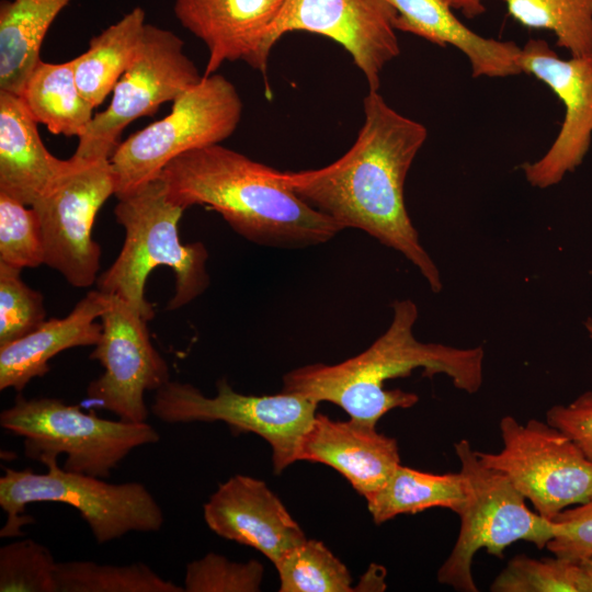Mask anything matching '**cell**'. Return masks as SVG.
<instances>
[{"label":"cell","instance_id":"obj_27","mask_svg":"<svg viewBox=\"0 0 592 592\" xmlns=\"http://www.w3.org/2000/svg\"><path fill=\"white\" fill-rule=\"evenodd\" d=\"M57 592H184L144 562L124 566L90 560L57 562Z\"/></svg>","mask_w":592,"mask_h":592},{"label":"cell","instance_id":"obj_38","mask_svg":"<svg viewBox=\"0 0 592 592\" xmlns=\"http://www.w3.org/2000/svg\"><path fill=\"white\" fill-rule=\"evenodd\" d=\"M584 326H585V329L588 331L590 339L592 340V319L588 318L587 321L584 322Z\"/></svg>","mask_w":592,"mask_h":592},{"label":"cell","instance_id":"obj_35","mask_svg":"<svg viewBox=\"0 0 592 592\" xmlns=\"http://www.w3.org/2000/svg\"><path fill=\"white\" fill-rule=\"evenodd\" d=\"M546 421L569 436L592 460V391L581 394L566 406H553Z\"/></svg>","mask_w":592,"mask_h":592},{"label":"cell","instance_id":"obj_16","mask_svg":"<svg viewBox=\"0 0 592 592\" xmlns=\"http://www.w3.org/2000/svg\"><path fill=\"white\" fill-rule=\"evenodd\" d=\"M285 0H175L178 21L208 49L203 76L242 60L266 77V35Z\"/></svg>","mask_w":592,"mask_h":592},{"label":"cell","instance_id":"obj_20","mask_svg":"<svg viewBox=\"0 0 592 592\" xmlns=\"http://www.w3.org/2000/svg\"><path fill=\"white\" fill-rule=\"evenodd\" d=\"M22 99L0 90V193L32 206L68 168L45 147Z\"/></svg>","mask_w":592,"mask_h":592},{"label":"cell","instance_id":"obj_33","mask_svg":"<svg viewBox=\"0 0 592 592\" xmlns=\"http://www.w3.org/2000/svg\"><path fill=\"white\" fill-rule=\"evenodd\" d=\"M263 577V566L257 560L230 561L208 553L186 565L185 592H257Z\"/></svg>","mask_w":592,"mask_h":592},{"label":"cell","instance_id":"obj_14","mask_svg":"<svg viewBox=\"0 0 592 592\" xmlns=\"http://www.w3.org/2000/svg\"><path fill=\"white\" fill-rule=\"evenodd\" d=\"M389 0H285L265 39V52L289 32L326 36L340 44L378 91L384 67L400 53Z\"/></svg>","mask_w":592,"mask_h":592},{"label":"cell","instance_id":"obj_34","mask_svg":"<svg viewBox=\"0 0 592 592\" xmlns=\"http://www.w3.org/2000/svg\"><path fill=\"white\" fill-rule=\"evenodd\" d=\"M553 524L555 535L546 547L554 556L576 562L592 556V497L561 511Z\"/></svg>","mask_w":592,"mask_h":592},{"label":"cell","instance_id":"obj_28","mask_svg":"<svg viewBox=\"0 0 592 592\" xmlns=\"http://www.w3.org/2000/svg\"><path fill=\"white\" fill-rule=\"evenodd\" d=\"M280 592H349L348 568L321 542L306 539L275 563Z\"/></svg>","mask_w":592,"mask_h":592},{"label":"cell","instance_id":"obj_8","mask_svg":"<svg viewBox=\"0 0 592 592\" xmlns=\"http://www.w3.org/2000/svg\"><path fill=\"white\" fill-rule=\"evenodd\" d=\"M466 482V502L459 511L455 545L437 571V581L462 592H477L473 560L480 548L502 557L504 549L525 540L542 549L555 535L553 521L525 504L524 496L502 473L483 465L470 443H455Z\"/></svg>","mask_w":592,"mask_h":592},{"label":"cell","instance_id":"obj_23","mask_svg":"<svg viewBox=\"0 0 592 592\" xmlns=\"http://www.w3.org/2000/svg\"><path fill=\"white\" fill-rule=\"evenodd\" d=\"M147 26L146 12L136 7L99 35L73 58L75 77L82 96L100 105L134 60Z\"/></svg>","mask_w":592,"mask_h":592},{"label":"cell","instance_id":"obj_13","mask_svg":"<svg viewBox=\"0 0 592 592\" xmlns=\"http://www.w3.org/2000/svg\"><path fill=\"white\" fill-rule=\"evenodd\" d=\"M109 295L102 333L90 353L104 371L88 385L87 397L121 420L146 422L145 392L170 380L169 366L150 341L147 321L123 298Z\"/></svg>","mask_w":592,"mask_h":592},{"label":"cell","instance_id":"obj_30","mask_svg":"<svg viewBox=\"0 0 592 592\" xmlns=\"http://www.w3.org/2000/svg\"><path fill=\"white\" fill-rule=\"evenodd\" d=\"M0 262L19 270L45 262L41 223L33 207L0 193Z\"/></svg>","mask_w":592,"mask_h":592},{"label":"cell","instance_id":"obj_6","mask_svg":"<svg viewBox=\"0 0 592 592\" xmlns=\"http://www.w3.org/2000/svg\"><path fill=\"white\" fill-rule=\"evenodd\" d=\"M0 425L23 439L26 457L44 464L65 454V470L103 479L132 451L160 440L147 422L109 420L61 399H27L21 392L1 411Z\"/></svg>","mask_w":592,"mask_h":592},{"label":"cell","instance_id":"obj_15","mask_svg":"<svg viewBox=\"0 0 592 592\" xmlns=\"http://www.w3.org/2000/svg\"><path fill=\"white\" fill-rule=\"evenodd\" d=\"M522 72L544 82L565 106L560 130L547 152L521 166L527 182L546 189L581 164L592 139V54L559 58L544 39L532 38L519 56Z\"/></svg>","mask_w":592,"mask_h":592},{"label":"cell","instance_id":"obj_11","mask_svg":"<svg viewBox=\"0 0 592 592\" xmlns=\"http://www.w3.org/2000/svg\"><path fill=\"white\" fill-rule=\"evenodd\" d=\"M202 79L184 53L183 41L169 30L147 23L139 49L116 82L109 106L93 115L72 158L110 159L127 125L153 115L161 104L173 102Z\"/></svg>","mask_w":592,"mask_h":592},{"label":"cell","instance_id":"obj_12","mask_svg":"<svg viewBox=\"0 0 592 592\" xmlns=\"http://www.w3.org/2000/svg\"><path fill=\"white\" fill-rule=\"evenodd\" d=\"M112 194L115 178L110 159L71 157L68 168L31 206L42 227L44 264L75 287H88L96 280L101 248L92 238V228Z\"/></svg>","mask_w":592,"mask_h":592},{"label":"cell","instance_id":"obj_26","mask_svg":"<svg viewBox=\"0 0 592 592\" xmlns=\"http://www.w3.org/2000/svg\"><path fill=\"white\" fill-rule=\"evenodd\" d=\"M521 25L553 32L571 57L592 54V0H505Z\"/></svg>","mask_w":592,"mask_h":592},{"label":"cell","instance_id":"obj_22","mask_svg":"<svg viewBox=\"0 0 592 592\" xmlns=\"http://www.w3.org/2000/svg\"><path fill=\"white\" fill-rule=\"evenodd\" d=\"M71 0H2L0 4V90L20 94L41 60L50 25Z\"/></svg>","mask_w":592,"mask_h":592},{"label":"cell","instance_id":"obj_25","mask_svg":"<svg viewBox=\"0 0 592 592\" xmlns=\"http://www.w3.org/2000/svg\"><path fill=\"white\" fill-rule=\"evenodd\" d=\"M466 482L459 473L431 474L401 464L388 481L367 496V508L376 524L399 514L445 508L459 513L466 502Z\"/></svg>","mask_w":592,"mask_h":592},{"label":"cell","instance_id":"obj_37","mask_svg":"<svg viewBox=\"0 0 592 592\" xmlns=\"http://www.w3.org/2000/svg\"><path fill=\"white\" fill-rule=\"evenodd\" d=\"M583 592H592V556L579 561Z\"/></svg>","mask_w":592,"mask_h":592},{"label":"cell","instance_id":"obj_5","mask_svg":"<svg viewBox=\"0 0 592 592\" xmlns=\"http://www.w3.org/2000/svg\"><path fill=\"white\" fill-rule=\"evenodd\" d=\"M47 471L4 468L0 477V506L7 514L0 537L23 536L33 523L24 513L30 503L59 502L75 508L99 545L130 532H157L164 523L162 508L140 482L110 483L100 477L71 473L57 459L44 463Z\"/></svg>","mask_w":592,"mask_h":592},{"label":"cell","instance_id":"obj_36","mask_svg":"<svg viewBox=\"0 0 592 592\" xmlns=\"http://www.w3.org/2000/svg\"><path fill=\"white\" fill-rule=\"evenodd\" d=\"M485 0H452L454 9L459 10L466 18L473 19L486 11Z\"/></svg>","mask_w":592,"mask_h":592},{"label":"cell","instance_id":"obj_17","mask_svg":"<svg viewBox=\"0 0 592 592\" xmlns=\"http://www.w3.org/2000/svg\"><path fill=\"white\" fill-rule=\"evenodd\" d=\"M204 520L218 536L250 546L273 563L307 538L264 481L235 475L204 504Z\"/></svg>","mask_w":592,"mask_h":592},{"label":"cell","instance_id":"obj_9","mask_svg":"<svg viewBox=\"0 0 592 592\" xmlns=\"http://www.w3.org/2000/svg\"><path fill=\"white\" fill-rule=\"evenodd\" d=\"M216 387L217 395L206 397L192 384L170 379L156 390L151 413L170 424L221 421L234 432L255 433L272 447L275 474L299 460L303 437L317 414V401L288 391L243 395L225 377Z\"/></svg>","mask_w":592,"mask_h":592},{"label":"cell","instance_id":"obj_7","mask_svg":"<svg viewBox=\"0 0 592 592\" xmlns=\"http://www.w3.org/2000/svg\"><path fill=\"white\" fill-rule=\"evenodd\" d=\"M242 101L236 87L218 73L203 76L172 102V110L130 135L110 157L115 196L125 197L152 180L178 156L227 139L237 128Z\"/></svg>","mask_w":592,"mask_h":592},{"label":"cell","instance_id":"obj_21","mask_svg":"<svg viewBox=\"0 0 592 592\" xmlns=\"http://www.w3.org/2000/svg\"><path fill=\"white\" fill-rule=\"evenodd\" d=\"M397 12V31L411 33L439 46L459 49L474 77L502 78L522 73L521 48L512 41L487 38L460 22L452 0H389Z\"/></svg>","mask_w":592,"mask_h":592},{"label":"cell","instance_id":"obj_2","mask_svg":"<svg viewBox=\"0 0 592 592\" xmlns=\"http://www.w3.org/2000/svg\"><path fill=\"white\" fill-rule=\"evenodd\" d=\"M159 178L173 204L183 209L209 206L257 244L306 248L325 243L342 230L284 185L275 169L219 144L178 156Z\"/></svg>","mask_w":592,"mask_h":592},{"label":"cell","instance_id":"obj_4","mask_svg":"<svg viewBox=\"0 0 592 592\" xmlns=\"http://www.w3.org/2000/svg\"><path fill=\"white\" fill-rule=\"evenodd\" d=\"M183 212L168 198L160 178L118 198L115 206L125 241L117 259L98 280V289L119 296L146 321L155 316L145 297L146 281L155 267L166 265L175 274V293L168 310L187 305L209 285L206 247L202 242L180 241L178 224Z\"/></svg>","mask_w":592,"mask_h":592},{"label":"cell","instance_id":"obj_31","mask_svg":"<svg viewBox=\"0 0 592 592\" xmlns=\"http://www.w3.org/2000/svg\"><path fill=\"white\" fill-rule=\"evenodd\" d=\"M50 550L30 538L0 548V592H57Z\"/></svg>","mask_w":592,"mask_h":592},{"label":"cell","instance_id":"obj_18","mask_svg":"<svg viewBox=\"0 0 592 592\" xmlns=\"http://www.w3.org/2000/svg\"><path fill=\"white\" fill-rule=\"evenodd\" d=\"M299 460L334 468L364 498L379 490L400 465L397 441L378 433L376 425L320 413L303 437Z\"/></svg>","mask_w":592,"mask_h":592},{"label":"cell","instance_id":"obj_1","mask_svg":"<svg viewBox=\"0 0 592 592\" xmlns=\"http://www.w3.org/2000/svg\"><path fill=\"white\" fill-rule=\"evenodd\" d=\"M363 110V126L341 158L320 169L276 170V175L342 230L360 229L403 254L439 293V269L420 242L403 196L407 174L428 129L395 111L378 91L369 90Z\"/></svg>","mask_w":592,"mask_h":592},{"label":"cell","instance_id":"obj_19","mask_svg":"<svg viewBox=\"0 0 592 592\" xmlns=\"http://www.w3.org/2000/svg\"><path fill=\"white\" fill-rule=\"evenodd\" d=\"M109 303V294L91 291L67 317L45 320L26 335L0 345V390L13 388L21 392L33 378L49 372L48 362L56 354L95 345L102 333V325L95 320Z\"/></svg>","mask_w":592,"mask_h":592},{"label":"cell","instance_id":"obj_10","mask_svg":"<svg viewBox=\"0 0 592 592\" xmlns=\"http://www.w3.org/2000/svg\"><path fill=\"white\" fill-rule=\"evenodd\" d=\"M499 426L502 449L476 452L477 456L505 475L539 515L553 521L592 497V460L563 432L547 421L521 424L511 415L503 417Z\"/></svg>","mask_w":592,"mask_h":592},{"label":"cell","instance_id":"obj_3","mask_svg":"<svg viewBox=\"0 0 592 592\" xmlns=\"http://www.w3.org/2000/svg\"><path fill=\"white\" fill-rule=\"evenodd\" d=\"M417 319L412 300H396L388 329L371 346L335 365L319 363L291 371L283 377V391L334 403L351 419L372 425L388 411L418 402L413 392L384 387L386 380L407 377L417 368L426 377L445 374L457 389L477 392L483 380V349L423 343L413 334Z\"/></svg>","mask_w":592,"mask_h":592},{"label":"cell","instance_id":"obj_32","mask_svg":"<svg viewBox=\"0 0 592 592\" xmlns=\"http://www.w3.org/2000/svg\"><path fill=\"white\" fill-rule=\"evenodd\" d=\"M21 271L0 262V345L26 335L45 321L43 296L22 281Z\"/></svg>","mask_w":592,"mask_h":592},{"label":"cell","instance_id":"obj_24","mask_svg":"<svg viewBox=\"0 0 592 592\" xmlns=\"http://www.w3.org/2000/svg\"><path fill=\"white\" fill-rule=\"evenodd\" d=\"M19 96L35 121L55 135L79 138L93 117L94 107L78 88L73 59L60 64L41 59Z\"/></svg>","mask_w":592,"mask_h":592},{"label":"cell","instance_id":"obj_29","mask_svg":"<svg viewBox=\"0 0 592 592\" xmlns=\"http://www.w3.org/2000/svg\"><path fill=\"white\" fill-rule=\"evenodd\" d=\"M493 592H583L579 562L555 558H512L490 585Z\"/></svg>","mask_w":592,"mask_h":592}]
</instances>
